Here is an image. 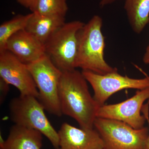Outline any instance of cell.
<instances>
[{
	"mask_svg": "<svg viewBox=\"0 0 149 149\" xmlns=\"http://www.w3.org/2000/svg\"><path fill=\"white\" fill-rule=\"evenodd\" d=\"M88 81L76 69L62 72L58 88L63 114L72 118L80 128L93 129L100 106L91 96Z\"/></svg>",
	"mask_w": 149,
	"mask_h": 149,
	"instance_id": "1",
	"label": "cell"
},
{
	"mask_svg": "<svg viewBox=\"0 0 149 149\" xmlns=\"http://www.w3.org/2000/svg\"><path fill=\"white\" fill-rule=\"evenodd\" d=\"M102 25V17L95 15L80 29L76 68L100 74L118 70L110 65L104 57L106 45Z\"/></svg>",
	"mask_w": 149,
	"mask_h": 149,
	"instance_id": "2",
	"label": "cell"
},
{
	"mask_svg": "<svg viewBox=\"0 0 149 149\" xmlns=\"http://www.w3.org/2000/svg\"><path fill=\"white\" fill-rule=\"evenodd\" d=\"M9 109L11 119L15 125L40 131L47 138L55 149H58V132L49 121L44 107L37 98L20 95L11 100Z\"/></svg>",
	"mask_w": 149,
	"mask_h": 149,
	"instance_id": "3",
	"label": "cell"
},
{
	"mask_svg": "<svg viewBox=\"0 0 149 149\" xmlns=\"http://www.w3.org/2000/svg\"><path fill=\"white\" fill-rule=\"evenodd\" d=\"M85 23L65 22L45 43V54L62 72L76 68L78 33Z\"/></svg>",
	"mask_w": 149,
	"mask_h": 149,
	"instance_id": "4",
	"label": "cell"
},
{
	"mask_svg": "<svg viewBox=\"0 0 149 149\" xmlns=\"http://www.w3.org/2000/svg\"><path fill=\"white\" fill-rule=\"evenodd\" d=\"M27 66L38 89V100L46 111L61 116L58 88L62 72L46 54Z\"/></svg>",
	"mask_w": 149,
	"mask_h": 149,
	"instance_id": "5",
	"label": "cell"
},
{
	"mask_svg": "<svg viewBox=\"0 0 149 149\" xmlns=\"http://www.w3.org/2000/svg\"><path fill=\"white\" fill-rule=\"evenodd\" d=\"M94 127L101 136L104 149H145L149 128H132L125 123L97 117Z\"/></svg>",
	"mask_w": 149,
	"mask_h": 149,
	"instance_id": "6",
	"label": "cell"
},
{
	"mask_svg": "<svg viewBox=\"0 0 149 149\" xmlns=\"http://www.w3.org/2000/svg\"><path fill=\"white\" fill-rule=\"evenodd\" d=\"M82 73L94 91V99L100 106L118 91L127 89L141 90L149 88V77L130 78L119 74L118 70L105 74L83 70Z\"/></svg>",
	"mask_w": 149,
	"mask_h": 149,
	"instance_id": "7",
	"label": "cell"
},
{
	"mask_svg": "<svg viewBox=\"0 0 149 149\" xmlns=\"http://www.w3.org/2000/svg\"><path fill=\"white\" fill-rule=\"evenodd\" d=\"M149 99V88L139 90L124 101L100 107L97 118L118 120L135 129H141L144 127L146 120L144 115H141V111L144 103Z\"/></svg>",
	"mask_w": 149,
	"mask_h": 149,
	"instance_id": "8",
	"label": "cell"
},
{
	"mask_svg": "<svg viewBox=\"0 0 149 149\" xmlns=\"http://www.w3.org/2000/svg\"><path fill=\"white\" fill-rule=\"evenodd\" d=\"M0 77L17 88L20 95L38 99V89L27 65L7 50L0 52Z\"/></svg>",
	"mask_w": 149,
	"mask_h": 149,
	"instance_id": "9",
	"label": "cell"
},
{
	"mask_svg": "<svg viewBox=\"0 0 149 149\" xmlns=\"http://www.w3.org/2000/svg\"><path fill=\"white\" fill-rule=\"evenodd\" d=\"M58 149H104L101 136L95 129L77 128L64 123L58 131Z\"/></svg>",
	"mask_w": 149,
	"mask_h": 149,
	"instance_id": "10",
	"label": "cell"
},
{
	"mask_svg": "<svg viewBox=\"0 0 149 149\" xmlns=\"http://www.w3.org/2000/svg\"><path fill=\"white\" fill-rule=\"evenodd\" d=\"M5 50L26 65L32 63L45 54L44 45L25 29L17 32L9 39Z\"/></svg>",
	"mask_w": 149,
	"mask_h": 149,
	"instance_id": "11",
	"label": "cell"
},
{
	"mask_svg": "<svg viewBox=\"0 0 149 149\" xmlns=\"http://www.w3.org/2000/svg\"><path fill=\"white\" fill-rule=\"evenodd\" d=\"M65 17L41 15L32 13L25 30L43 45L65 23Z\"/></svg>",
	"mask_w": 149,
	"mask_h": 149,
	"instance_id": "12",
	"label": "cell"
},
{
	"mask_svg": "<svg viewBox=\"0 0 149 149\" xmlns=\"http://www.w3.org/2000/svg\"><path fill=\"white\" fill-rule=\"evenodd\" d=\"M43 134L40 131L15 125L10 128L8 137L1 149H41Z\"/></svg>",
	"mask_w": 149,
	"mask_h": 149,
	"instance_id": "13",
	"label": "cell"
},
{
	"mask_svg": "<svg viewBox=\"0 0 149 149\" xmlns=\"http://www.w3.org/2000/svg\"><path fill=\"white\" fill-rule=\"evenodd\" d=\"M124 9L132 30L140 34L149 23V0H125Z\"/></svg>",
	"mask_w": 149,
	"mask_h": 149,
	"instance_id": "14",
	"label": "cell"
},
{
	"mask_svg": "<svg viewBox=\"0 0 149 149\" xmlns=\"http://www.w3.org/2000/svg\"><path fill=\"white\" fill-rule=\"evenodd\" d=\"M32 13L26 15H18L4 22L0 25V52L5 50L9 39L15 34L25 29Z\"/></svg>",
	"mask_w": 149,
	"mask_h": 149,
	"instance_id": "15",
	"label": "cell"
},
{
	"mask_svg": "<svg viewBox=\"0 0 149 149\" xmlns=\"http://www.w3.org/2000/svg\"><path fill=\"white\" fill-rule=\"evenodd\" d=\"M67 0H37L31 11L41 15L65 16L68 10Z\"/></svg>",
	"mask_w": 149,
	"mask_h": 149,
	"instance_id": "16",
	"label": "cell"
},
{
	"mask_svg": "<svg viewBox=\"0 0 149 149\" xmlns=\"http://www.w3.org/2000/svg\"><path fill=\"white\" fill-rule=\"evenodd\" d=\"M9 85L6 80L0 77V91H1V103H3L9 91Z\"/></svg>",
	"mask_w": 149,
	"mask_h": 149,
	"instance_id": "17",
	"label": "cell"
},
{
	"mask_svg": "<svg viewBox=\"0 0 149 149\" xmlns=\"http://www.w3.org/2000/svg\"><path fill=\"white\" fill-rule=\"evenodd\" d=\"M22 6L29 8L30 10H32L35 6L37 0H16Z\"/></svg>",
	"mask_w": 149,
	"mask_h": 149,
	"instance_id": "18",
	"label": "cell"
},
{
	"mask_svg": "<svg viewBox=\"0 0 149 149\" xmlns=\"http://www.w3.org/2000/svg\"><path fill=\"white\" fill-rule=\"evenodd\" d=\"M148 106V104H147L146 106L143 105L142 110V111H143L144 116L146 117V120L148 121V123L149 127L148 136V139H147L145 149H149V116Z\"/></svg>",
	"mask_w": 149,
	"mask_h": 149,
	"instance_id": "19",
	"label": "cell"
},
{
	"mask_svg": "<svg viewBox=\"0 0 149 149\" xmlns=\"http://www.w3.org/2000/svg\"><path fill=\"white\" fill-rule=\"evenodd\" d=\"M143 60L145 64L149 65V41L143 56Z\"/></svg>",
	"mask_w": 149,
	"mask_h": 149,
	"instance_id": "20",
	"label": "cell"
},
{
	"mask_svg": "<svg viewBox=\"0 0 149 149\" xmlns=\"http://www.w3.org/2000/svg\"><path fill=\"white\" fill-rule=\"evenodd\" d=\"M116 1V0H101L100 2V6L102 7L108 5Z\"/></svg>",
	"mask_w": 149,
	"mask_h": 149,
	"instance_id": "21",
	"label": "cell"
}]
</instances>
